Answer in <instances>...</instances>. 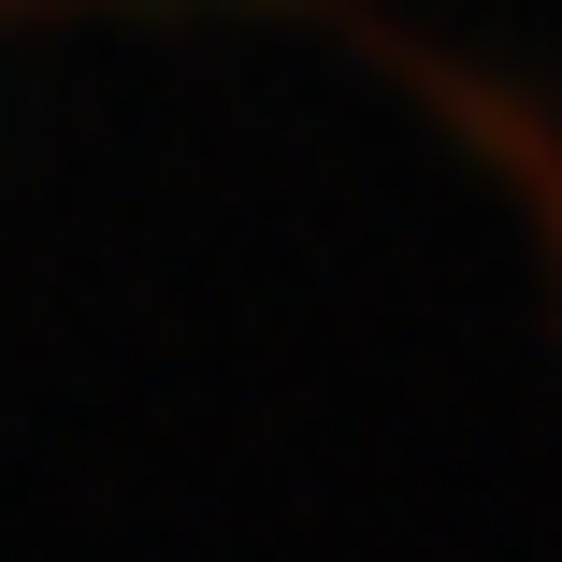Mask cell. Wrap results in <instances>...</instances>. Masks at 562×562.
<instances>
[]
</instances>
